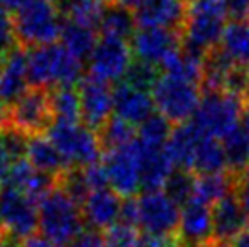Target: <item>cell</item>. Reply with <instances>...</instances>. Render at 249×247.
<instances>
[{"label": "cell", "instance_id": "1", "mask_svg": "<svg viewBox=\"0 0 249 247\" xmlns=\"http://www.w3.org/2000/svg\"><path fill=\"white\" fill-rule=\"evenodd\" d=\"M28 80L31 88L55 89L82 80V60L71 55L60 42L28 51Z\"/></svg>", "mask_w": 249, "mask_h": 247}, {"label": "cell", "instance_id": "2", "mask_svg": "<svg viewBox=\"0 0 249 247\" xmlns=\"http://www.w3.org/2000/svg\"><path fill=\"white\" fill-rule=\"evenodd\" d=\"M228 17L222 0H189L186 18L180 28L182 46L206 56L218 48L228 26Z\"/></svg>", "mask_w": 249, "mask_h": 247}, {"label": "cell", "instance_id": "3", "mask_svg": "<svg viewBox=\"0 0 249 247\" xmlns=\"http://www.w3.org/2000/svg\"><path fill=\"white\" fill-rule=\"evenodd\" d=\"M84 226L80 202L58 184L38 202V229L49 240L70 246L84 233Z\"/></svg>", "mask_w": 249, "mask_h": 247}, {"label": "cell", "instance_id": "4", "mask_svg": "<svg viewBox=\"0 0 249 247\" xmlns=\"http://www.w3.org/2000/svg\"><path fill=\"white\" fill-rule=\"evenodd\" d=\"M15 36L20 48H38L60 40L62 11L55 0H40L13 13Z\"/></svg>", "mask_w": 249, "mask_h": 247}, {"label": "cell", "instance_id": "5", "mask_svg": "<svg viewBox=\"0 0 249 247\" xmlns=\"http://www.w3.org/2000/svg\"><path fill=\"white\" fill-rule=\"evenodd\" d=\"M49 140L55 144L66 164L71 169L100 162L104 147L98 131L80 122H51L48 129Z\"/></svg>", "mask_w": 249, "mask_h": 247}, {"label": "cell", "instance_id": "6", "mask_svg": "<svg viewBox=\"0 0 249 247\" xmlns=\"http://www.w3.org/2000/svg\"><path fill=\"white\" fill-rule=\"evenodd\" d=\"M244 98L224 89L202 91V98L191 122L209 137L222 140L229 131L240 124L244 111Z\"/></svg>", "mask_w": 249, "mask_h": 247}, {"label": "cell", "instance_id": "7", "mask_svg": "<svg viewBox=\"0 0 249 247\" xmlns=\"http://www.w3.org/2000/svg\"><path fill=\"white\" fill-rule=\"evenodd\" d=\"M153 104L157 113L171 124H184L193 118L202 98L200 84L189 82L178 76L160 73L151 88Z\"/></svg>", "mask_w": 249, "mask_h": 247}, {"label": "cell", "instance_id": "8", "mask_svg": "<svg viewBox=\"0 0 249 247\" xmlns=\"http://www.w3.org/2000/svg\"><path fill=\"white\" fill-rule=\"evenodd\" d=\"M137 202V227L145 236L175 238L180 224V209L162 189L144 191Z\"/></svg>", "mask_w": 249, "mask_h": 247}, {"label": "cell", "instance_id": "9", "mask_svg": "<svg viewBox=\"0 0 249 247\" xmlns=\"http://www.w3.org/2000/svg\"><path fill=\"white\" fill-rule=\"evenodd\" d=\"M38 229V202L11 185L0 187V231L20 244Z\"/></svg>", "mask_w": 249, "mask_h": 247}, {"label": "cell", "instance_id": "10", "mask_svg": "<svg viewBox=\"0 0 249 247\" xmlns=\"http://www.w3.org/2000/svg\"><path fill=\"white\" fill-rule=\"evenodd\" d=\"M53 122L49 107L48 91L29 88L17 100L7 106V124L9 127L20 131L26 137L42 135Z\"/></svg>", "mask_w": 249, "mask_h": 247}, {"label": "cell", "instance_id": "11", "mask_svg": "<svg viewBox=\"0 0 249 247\" xmlns=\"http://www.w3.org/2000/svg\"><path fill=\"white\" fill-rule=\"evenodd\" d=\"M135 62L131 44L117 36H100L88 58L89 75L104 82H122Z\"/></svg>", "mask_w": 249, "mask_h": 247}, {"label": "cell", "instance_id": "12", "mask_svg": "<svg viewBox=\"0 0 249 247\" xmlns=\"http://www.w3.org/2000/svg\"><path fill=\"white\" fill-rule=\"evenodd\" d=\"M131 49L135 60L162 68L171 56L180 51L182 38L175 29L139 26L131 36Z\"/></svg>", "mask_w": 249, "mask_h": 247}, {"label": "cell", "instance_id": "13", "mask_svg": "<svg viewBox=\"0 0 249 247\" xmlns=\"http://www.w3.org/2000/svg\"><path fill=\"white\" fill-rule=\"evenodd\" d=\"M104 169L109 189L122 198H133L142 187L140 180V160L135 142L106 153Z\"/></svg>", "mask_w": 249, "mask_h": 247}, {"label": "cell", "instance_id": "14", "mask_svg": "<svg viewBox=\"0 0 249 247\" xmlns=\"http://www.w3.org/2000/svg\"><path fill=\"white\" fill-rule=\"evenodd\" d=\"M76 88L80 95L82 122L98 131L113 115L115 88H111L109 82H104L93 75L82 76Z\"/></svg>", "mask_w": 249, "mask_h": 247}, {"label": "cell", "instance_id": "15", "mask_svg": "<svg viewBox=\"0 0 249 247\" xmlns=\"http://www.w3.org/2000/svg\"><path fill=\"white\" fill-rule=\"evenodd\" d=\"M124 200L120 194L109 189H95L80 202L84 224L93 231H107L111 226L120 222Z\"/></svg>", "mask_w": 249, "mask_h": 247}, {"label": "cell", "instance_id": "16", "mask_svg": "<svg viewBox=\"0 0 249 247\" xmlns=\"http://www.w3.org/2000/svg\"><path fill=\"white\" fill-rule=\"evenodd\" d=\"M213 240L211 207L191 200L180 209L177 242L180 247H206Z\"/></svg>", "mask_w": 249, "mask_h": 247}, {"label": "cell", "instance_id": "17", "mask_svg": "<svg viewBox=\"0 0 249 247\" xmlns=\"http://www.w3.org/2000/svg\"><path fill=\"white\" fill-rule=\"evenodd\" d=\"M211 222L213 240L235 242L249 229V216L236 193H231L211 206Z\"/></svg>", "mask_w": 249, "mask_h": 247}, {"label": "cell", "instance_id": "18", "mask_svg": "<svg viewBox=\"0 0 249 247\" xmlns=\"http://www.w3.org/2000/svg\"><path fill=\"white\" fill-rule=\"evenodd\" d=\"M115 106H113V115L122 118L124 122L135 125H140L155 113V104H153L151 91L140 89L129 82H118L115 88Z\"/></svg>", "mask_w": 249, "mask_h": 247}, {"label": "cell", "instance_id": "19", "mask_svg": "<svg viewBox=\"0 0 249 247\" xmlns=\"http://www.w3.org/2000/svg\"><path fill=\"white\" fill-rule=\"evenodd\" d=\"M189 0H145L133 13L139 26L175 29L180 33Z\"/></svg>", "mask_w": 249, "mask_h": 247}, {"label": "cell", "instance_id": "20", "mask_svg": "<svg viewBox=\"0 0 249 247\" xmlns=\"http://www.w3.org/2000/svg\"><path fill=\"white\" fill-rule=\"evenodd\" d=\"M29 88L28 51L13 48L0 60V96L6 104H11Z\"/></svg>", "mask_w": 249, "mask_h": 247}, {"label": "cell", "instance_id": "21", "mask_svg": "<svg viewBox=\"0 0 249 247\" xmlns=\"http://www.w3.org/2000/svg\"><path fill=\"white\" fill-rule=\"evenodd\" d=\"M135 145L139 151L140 160V180L144 191H155L162 189L169 175L175 171V164L167 155L166 147H147L137 142Z\"/></svg>", "mask_w": 249, "mask_h": 247}, {"label": "cell", "instance_id": "22", "mask_svg": "<svg viewBox=\"0 0 249 247\" xmlns=\"http://www.w3.org/2000/svg\"><path fill=\"white\" fill-rule=\"evenodd\" d=\"M24 158L35 169H38L40 173L55 180H58L68 169H71L70 165L66 164L62 155L58 153V149L55 147V144L49 140V137H44V135L28 137Z\"/></svg>", "mask_w": 249, "mask_h": 247}, {"label": "cell", "instance_id": "23", "mask_svg": "<svg viewBox=\"0 0 249 247\" xmlns=\"http://www.w3.org/2000/svg\"><path fill=\"white\" fill-rule=\"evenodd\" d=\"M4 185H11L24 194H28L29 198H33L35 202H40L56 185V180L35 169L26 158L22 157L13 164L9 176H7V182Z\"/></svg>", "mask_w": 249, "mask_h": 247}, {"label": "cell", "instance_id": "24", "mask_svg": "<svg viewBox=\"0 0 249 247\" xmlns=\"http://www.w3.org/2000/svg\"><path fill=\"white\" fill-rule=\"evenodd\" d=\"M218 48L236 68L249 71V18H233L228 22Z\"/></svg>", "mask_w": 249, "mask_h": 247}, {"label": "cell", "instance_id": "25", "mask_svg": "<svg viewBox=\"0 0 249 247\" xmlns=\"http://www.w3.org/2000/svg\"><path fill=\"white\" fill-rule=\"evenodd\" d=\"M191 171L195 175H214V173L229 171L226 153H224L222 142L218 138L202 135L198 145L195 149Z\"/></svg>", "mask_w": 249, "mask_h": 247}, {"label": "cell", "instance_id": "26", "mask_svg": "<svg viewBox=\"0 0 249 247\" xmlns=\"http://www.w3.org/2000/svg\"><path fill=\"white\" fill-rule=\"evenodd\" d=\"M235 187L236 175H233L231 171L214 173V175H196L193 200L211 207L224 196L235 193Z\"/></svg>", "mask_w": 249, "mask_h": 247}, {"label": "cell", "instance_id": "27", "mask_svg": "<svg viewBox=\"0 0 249 247\" xmlns=\"http://www.w3.org/2000/svg\"><path fill=\"white\" fill-rule=\"evenodd\" d=\"M137 28H139V24H137L133 9L118 4L115 0L107 4L104 15H102V20L98 24V29L104 36H117V38H124V40H131Z\"/></svg>", "mask_w": 249, "mask_h": 247}, {"label": "cell", "instance_id": "28", "mask_svg": "<svg viewBox=\"0 0 249 247\" xmlns=\"http://www.w3.org/2000/svg\"><path fill=\"white\" fill-rule=\"evenodd\" d=\"M220 142L226 153L229 171L236 176L244 175L249 167V131L242 124H238Z\"/></svg>", "mask_w": 249, "mask_h": 247}, {"label": "cell", "instance_id": "29", "mask_svg": "<svg viewBox=\"0 0 249 247\" xmlns=\"http://www.w3.org/2000/svg\"><path fill=\"white\" fill-rule=\"evenodd\" d=\"M53 122H80V95L76 86H60L48 91Z\"/></svg>", "mask_w": 249, "mask_h": 247}, {"label": "cell", "instance_id": "30", "mask_svg": "<svg viewBox=\"0 0 249 247\" xmlns=\"http://www.w3.org/2000/svg\"><path fill=\"white\" fill-rule=\"evenodd\" d=\"M58 9L66 15V20L98 28L109 0H55Z\"/></svg>", "mask_w": 249, "mask_h": 247}, {"label": "cell", "instance_id": "31", "mask_svg": "<svg viewBox=\"0 0 249 247\" xmlns=\"http://www.w3.org/2000/svg\"><path fill=\"white\" fill-rule=\"evenodd\" d=\"M97 33L95 28H88L76 22L64 20V28L60 33V44L70 51L71 55H75L78 60H88L95 49L97 44Z\"/></svg>", "mask_w": 249, "mask_h": 247}, {"label": "cell", "instance_id": "32", "mask_svg": "<svg viewBox=\"0 0 249 247\" xmlns=\"http://www.w3.org/2000/svg\"><path fill=\"white\" fill-rule=\"evenodd\" d=\"M26 140H28L26 135H22L20 131L9 125L0 129V187L7 182L15 162L24 157Z\"/></svg>", "mask_w": 249, "mask_h": 247}, {"label": "cell", "instance_id": "33", "mask_svg": "<svg viewBox=\"0 0 249 247\" xmlns=\"http://www.w3.org/2000/svg\"><path fill=\"white\" fill-rule=\"evenodd\" d=\"M98 137H100V144L106 151H113V149L133 144L135 138H137V131L131 124L124 122L122 118L111 117L98 129Z\"/></svg>", "mask_w": 249, "mask_h": 247}, {"label": "cell", "instance_id": "34", "mask_svg": "<svg viewBox=\"0 0 249 247\" xmlns=\"http://www.w3.org/2000/svg\"><path fill=\"white\" fill-rule=\"evenodd\" d=\"M171 131H173V124L160 113H153L145 122L139 125L137 142L147 147H166Z\"/></svg>", "mask_w": 249, "mask_h": 247}, {"label": "cell", "instance_id": "35", "mask_svg": "<svg viewBox=\"0 0 249 247\" xmlns=\"http://www.w3.org/2000/svg\"><path fill=\"white\" fill-rule=\"evenodd\" d=\"M195 185H196V175L187 169L175 167V171L169 175L162 191L166 193L169 198L177 202L180 207L191 202L195 196Z\"/></svg>", "mask_w": 249, "mask_h": 247}, {"label": "cell", "instance_id": "36", "mask_svg": "<svg viewBox=\"0 0 249 247\" xmlns=\"http://www.w3.org/2000/svg\"><path fill=\"white\" fill-rule=\"evenodd\" d=\"M107 247H144V233L137 226L118 222L104 231Z\"/></svg>", "mask_w": 249, "mask_h": 247}, {"label": "cell", "instance_id": "37", "mask_svg": "<svg viewBox=\"0 0 249 247\" xmlns=\"http://www.w3.org/2000/svg\"><path fill=\"white\" fill-rule=\"evenodd\" d=\"M160 76L159 68L155 66H149V64H144V62L135 60L131 64V68L125 75L124 82H129L133 86H137L140 89L151 91V88L155 86L157 78Z\"/></svg>", "mask_w": 249, "mask_h": 247}, {"label": "cell", "instance_id": "38", "mask_svg": "<svg viewBox=\"0 0 249 247\" xmlns=\"http://www.w3.org/2000/svg\"><path fill=\"white\" fill-rule=\"evenodd\" d=\"M17 42L13 26V15L7 11L6 7L0 6V60L11 51Z\"/></svg>", "mask_w": 249, "mask_h": 247}, {"label": "cell", "instance_id": "39", "mask_svg": "<svg viewBox=\"0 0 249 247\" xmlns=\"http://www.w3.org/2000/svg\"><path fill=\"white\" fill-rule=\"evenodd\" d=\"M70 247H107V244H106L104 234L89 229V231H84L78 238L71 242Z\"/></svg>", "mask_w": 249, "mask_h": 247}, {"label": "cell", "instance_id": "40", "mask_svg": "<svg viewBox=\"0 0 249 247\" xmlns=\"http://www.w3.org/2000/svg\"><path fill=\"white\" fill-rule=\"evenodd\" d=\"M233 18H249V0H222Z\"/></svg>", "mask_w": 249, "mask_h": 247}, {"label": "cell", "instance_id": "41", "mask_svg": "<svg viewBox=\"0 0 249 247\" xmlns=\"http://www.w3.org/2000/svg\"><path fill=\"white\" fill-rule=\"evenodd\" d=\"M235 193L249 216V173H244V175H240V176H236Z\"/></svg>", "mask_w": 249, "mask_h": 247}, {"label": "cell", "instance_id": "42", "mask_svg": "<svg viewBox=\"0 0 249 247\" xmlns=\"http://www.w3.org/2000/svg\"><path fill=\"white\" fill-rule=\"evenodd\" d=\"M18 247H64L60 246V244H56V242L49 240V238H46V236H36V234H33V236H29V238H26V240H22L20 244H18Z\"/></svg>", "mask_w": 249, "mask_h": 247}, {"label": "cell", "instance_id": "43", "mask_svg": "<svg viewBox=\"0 0 249 247\" xmlns=\"http://www.w3.org/2000/svg\"><path fill=\"white\" fill-rule=\"evenodd\" d=\"M144 247H180L175 238H157V236H145L144 234Z\"/></svg>", "mask_w": 249, "mask_h": 247}, {"label": "cell", "instance_id": "44", "mask_svg": "<svg viewBox=\"0 0 249 247\" xmlns=\"http://www.w3.org/2000/svg\"><path fill=\"white\" fill-rule=\"evenodd\" d=\"M35 2H40V0H0V6L6 7L7 11L17 13V11H20V9L31 6V4H35Z\"/></svg>", "mask_w": 249, "mask_h": 247}, {"label": "cell", "instance_id": "45", "mask_svg": "<svg viewBox=\"0 0 249 247\" xmlns=\"http://www.w3.org/2000/svg\"><path fill=\"white\" fill-rule=\"evenodd\" d=\"M7 124V106L0 96V129H4Z\"/></svg>", "mask_w": 249, "mask_h": 247}, {"label": "cell", "instance_id": "46", "mask_svg": "<svg viewBox=\"0 0 249 247\" xmlns=\"http://www.w3.org/2000/svg\"><path fill=\"white\" fill-rule=\"evenodd\" d=\"M115 2H118V4H122V6H125V7H129V9H137L139 6H142L145 0H115Z\"/></svg>", "mask_w": 249, "mask_h": 247}, {"label": "cell", "instance_id": "47", "mask_svg": "<svg viewBox=\"0 0 249 247\" xmlns=\"http://www.w3.org/2000/svg\"><path fill=\"white\" fill-rule=\"evenodd\" d=\"M233 246L235 247H249V229L246 233H242L235 242H233Z\"/></svg>", "mask_w": 249, "mask_h": 247}, {"label": "cell", "instance_id": "48", "mask_svg": "<svg viewBox=\"0 0 249 247\" xmlns=\"http://www.w3.org/2000/svg\"><path fill=\"white\" fill-rule=\"evenodd\" d=\"M0 247H18V244L13 242L9 236H6V234L0 231Z\"/></svg>", "mask_w": 249, "mask_h": 247}, {"label": "cell", "instance_id": "49", "mask_svg": "<svg viewBox=\"0 0 249 247\" xmlns=\"http://www.w3.org/2000/svg\"><path fill=\"white\" fill-rule=\"evenodd\" d=\"M240 124H242L244 127L249 131V104L244 106V111H242V118H240Z\"/></svg>", "mask_w": 249, "mask_h": 247}, {"label": "cell", "instance_id": "50", "mask_svg": "<svg viewBox=\"0 0 249 247\" xmlns=\"http://www.w3.org/2000/svg\"><path fill=\"white\" fill-rule=\"evenodd\" d=\"M206 247H235L233 242H224V240H211Z\"/></svg>", "mask_w": 249, "mask_h": 247}, {"label": "cell", "instance_id": "51", "mask_svg": "<svg viewBox=\"0 0 249 247\" xmlns=\"http://www.w3.org/2000/svg\"><path fill=\"white\" fill-rule=\"evenodd\" d=\"M242 98H244V102L249 104V71H248V76H246V84H244Z\"/></svg>", "mask_w": 249, "mask_h": 247}, {"label": "cell", "instance_id": "52", "mask_svg": "<svg viewBox=\"0 0 249 247\" xmlns=\"http://www.w3.org/2000/svg\"><path fill=\"white\" fill-rule=\"evenodd\" d=\"M246 173H249V167H248V171H246Z\"/></svg>", "mask_w": 249, "mask_h": 247}]
</instances>
